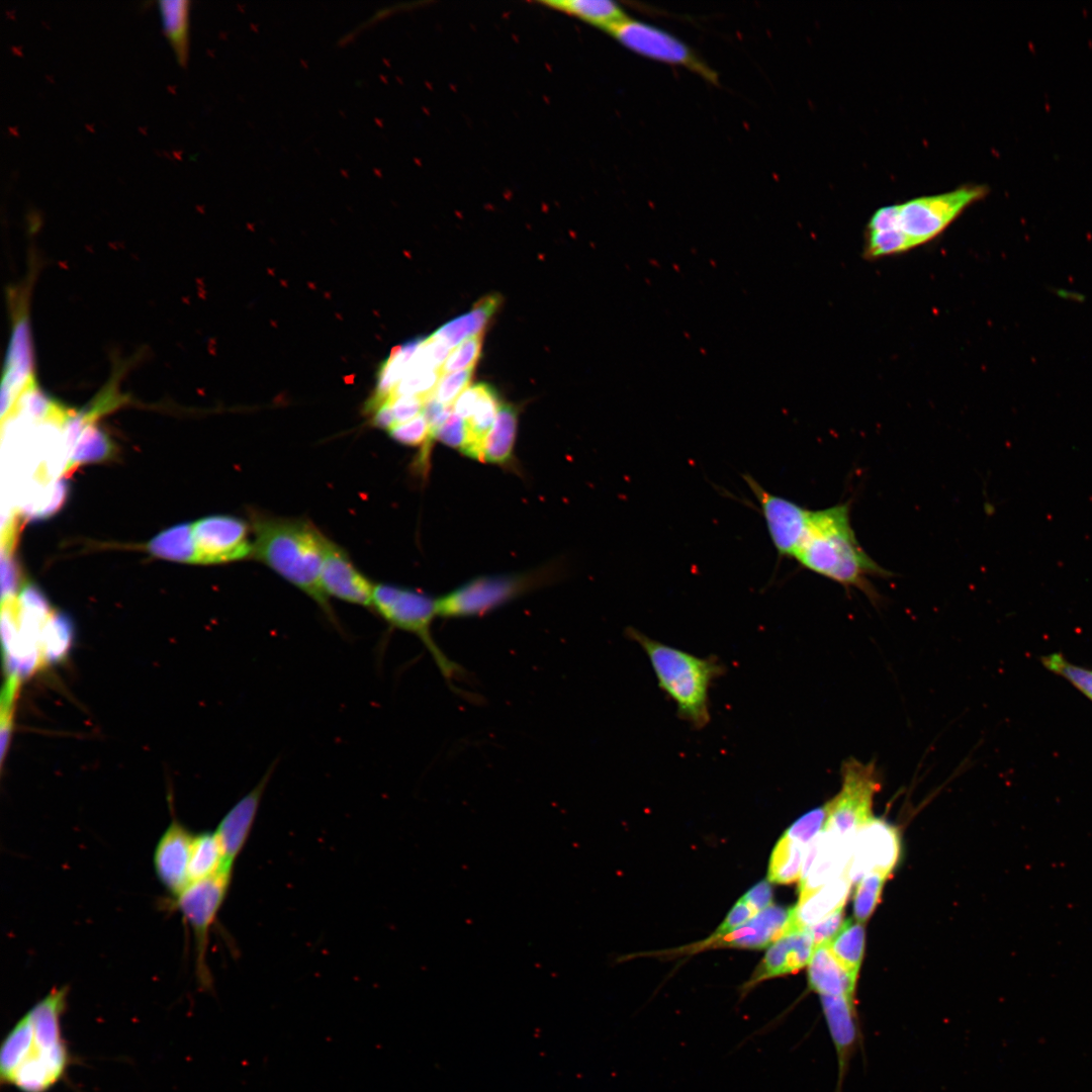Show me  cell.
<instances>
[{
	"label": "cell",
	"mask_w": 1092,
	"mask_h": 1092,
	"mask_svg": "<svg viewBox=\"0 0 1092 1092\" xmlns=\"http://www.w3.org/2000/svg\"><path fill=\"white\" fill-rule=\"evenodd\" d=\"M68 988H53L12 1027L0 1049V1081L20 1092H49L65 1079L72 1057L62 1034Z\"/></svg>",
	"instance_id": "6da1fadb"
},
{
	"label": "cell",
	"mask_w": 1092,
	"mask_h": 1092,
	"mask_svg": "<svg viewBox=\"0 0 1092 1092\" xmlns=\"http://www.w3.org/2000/svg\"><path fill=\"white\" fill-rule=\"evenodd\" d=\"M795 559L804 568L847 589H859L874 604L880 596L871 579L892 575L857 541L848 502L813 511L808 534Z\"/></svg>",
	"instance_id": "7a4b0ae2"
},
{
	"label": "cell",
	"mask_w": 1092,
	"mask_h": 1092,
	"mask_svg": "<svg viewBox=\"0 0 1092 1092\" xmlns=\"http://www.w3.org/2000/svg\"><path fill=\"white\" fill-rule=\"evenodd\" d=\"M253 556L312 599L338 630L341 625L321 583L328 538L300 519L252 517Z\"/></svg>",
	"instance_id": "3957f363"
},
{
	"label": "cell",
	"mask_w": 1092,
	"mask_h": 1092,
	"mask_svg": "<svg viewBox=\"0 0 1092 1092\" xmlns=\"http://www.w3.org/2000/svg\"><path fill=\"white\" fill-rule=\"evenodd\" d=\"M647 655L660 690L675 704L677 715L696 729L710 722L709 690L725 668L712 656L694 654L656 641L640 631L627 630Z\"/></svg>",
	"instance_id": "277c9868"
},
{
	"label": "cell",
	"mask_w": 1092,
	"mask_h": 1092,
	"mask_svg": "<svg viewBox=\"0 0 1092 1092\" xmlns=\"http://www.w3.org/2000/svg\"><path fill=\"white\" fill-rule=\"evenodd\" d=\"M372 608L391 627L417 636L438 666L449 686L462 676V668L452 661L436 643L432 622L437 615L436 600L414 589L398 585H374Z\"/></svg>",
	"instance_id": "5b68a950"
},
{
	"label": "cell",
	"mask_w": 1092,
	"mask_h": 1092,
	"mask_svg": "<svg viewBox=\"0 0 1092 1092\" xmlns=\"http://www.w3.org/2000/svg\"><path fill=\"white\" fill-rule=\"evenodd\" d=\"M985 185H965L940 194L907 200L898 206V225L915 248L940 235L964 210L983 199Z\"/></svg>",
	"instance_id": "8992f818"
},
{
	"label": "cell",
	"mask_w": 1092,
	"mask_h": 1092,
	"mask_svg": "<svg viewBox=\"0 0 1092 1092\" xmlns=\"http://www.w3.org/2000/svg\"><path fill=\"white\" fill-rule=\"evenodd\" d=\"M609 34L641 57L682 67L711 84H719L717 72L693 48L661 27L629 16Z\"/></svg>",
	"instance_id": "52a82bcc"
},
{
	"label": "cell",
	"mask_w": 1092,
	"mask_h": 1092,
	"mask_svg": "<svg viewBox=\"0 0 1092 1092\" xmlns=\"http://www.w3.org/2000/svg\"><path fill=\"white\" fill-rule=\"evenodd\" d=\"M545 574L481 576L436 600L437 615L465 618L484 615L546 581Z\"/></svg>",
	"instance_id": "ba28073f"
},
{
	"label": "cell",
	"mask_w": 1092,
	"mask_h": 1092,
	"mask_svg": "<svg viewBox=\"0 0 1092 1092\" xmlns=\"http://www.w3.org/2000/svg\"><path fill=\"white\" fill-rule=\"evenodd\" d=\"M841 779L840 792L827 802L828 817L824 829L852 839L873 818V801L880 790V781L874 762L863 763L854 758L843 761Z\"/></svg>",
	"instance_id": "9c48e42d"
},
{
	"label": "cell",
	"mask_w": 1092,
	"mask_h": 1092,
	"mask_svg": "<svg viewBox=\"0 0 1092 1092\" xmlns=\"http://www.w3.org/2000/svg\"><path fill=\"white\" fill-rule=\"evenodd\" d=\"M232 873L216 875L189 883L176 897V906L191 927L195 940L196 970L202 985L210 984L206 953L209 930L215 921L231 884Z\"/></svg>",
	"instance_id": "30bf717a"
},
{
	"label": "cell",
	"mask_w": 1092,
	"mask_h": 1092,
	"mask_svg": "<svg viewBox=\"0 0 1092 1092\" xmlns=\"http://www.w3.org/2000/svg\"><path fill=\"white\" fill-rule=\"evenodd\" d=\"M745 480L759 504L776 550L781 556L795 559L808 534L813 511L786 497L772 494L753 477L746 475Z\"/></svg>",
	"instance_id": "8fae6325"
},
{
	"label": "cell",
	"mask_w": 1092,
	"mask_h": 1092,
	"mask_svg": "<svg viewBox=\"0 0 1092 1092\" xmlns=\"http://www.w3.org/2000/svg\"><path fill=\"white\" fill-rule=\"evenodd\" d=\"M197 563L214 564L253 555L248 524L237 517L209 516L192 524Z\"/></svg>",
	"instance_id": "7c38bea8"
},
{
	"label": "cell",
	"mask_w": 1092,
	"mask_h": 1092,
	"mask_svg": "<svg viewBox=\"0 0 1092 1092\" xmlns=\"http://www.w3.org/2000/svg\"><path fill=\"white\" fill-rule=\"evenodd\" d=\"M900 839L896 827L879 818H872L856 832L846 874L851 883L871 872L890 876L898 862Z\"/></svg>",
	"instance_id": "4fadbf2b"
},
{
	"label": "cell",
	"mask_w": 1092,
	"mask_h": 1092,
	"mask_svg": "<svg viewBox=\"0 0 1092 1092\" xmlns=\"http://www.w3.org/2000/svg\"><path fill=\"white\" fill-rule=\"evenodd\" d=\"M794 928H797L794 923V907L769 905L728 934L717 938L708 937L686 947V950L696 952L714 947L759 949L774 943Z\"/></svg>",
	"instance_id": "5bb4252c"
},
{
	"label": "cell",
	"mask_w": 1092,
	"mask_h": 1092,
	"mask_svg": "<svg viewBox=\"0 0 1092 1092\" xmlns=\"http://www.w3.org/2000/svg\"><path fill=\"white\" fill-rule=\"evenodd\" d=\"M853 838H843L825 829L821 831L806 852L799 884V899L846 873Z\"/></svg>",
	"instance_id": "9a60e30c"
},
{
	"label": "cell",
	"mask_w": 1092,
	"mask_h": 1092,
	"mask_svg": "<svg viewBox=\"0 0 1092 1092\" xmlns=\"http://www.w3.org/2000/svg\"><path fill=\"white\" fill-rule=\"evenodd\" d=\"M276 763L273 762L260 782L243 796L224 815L214 831L223 854V870L233 873L234 863L244 848L255 822L259 806Z\"/></svg>",
	"instance_id": "2e32d148"
},
{
	"label": "cell",
	"mask_w": 1092,
	"mask_h": 1092,
	"mask_svg": "<svg viewBox=\"0 0 1092 1092\" xmlns=\"http://www.w3.org/2000/svg\"><path fill=\"white\" fill-rule=\"evenodd\" d=\"M321 583L328 597L366 608L372 607L374 585L358 571L347 553L329 539Z\"/></svg>",
	"instance_id": "e0dca14e"
},
{
	"label": "cell",
	"mask_w": 1092,
	"mask_h": 1092,
	"mask_svg": "<svg viewBox=\"0 0 1092 1092\" xmlns=\"http://www.w3.org/2000/svg\"><path fill=\"white\" fill-rule=\"evenodd\" d=\"M814 947L808 928L790 930L770 944L751 978L742 987V994L764 980L795 973L809 965Z\"/></svg>",
	"instance_id": "ac0fdd59"
},
{
	"label": "cell",
	"mask_w": 1092,
	"mask_h": 1092,
	"mask_svg": "<svg viewBox=\"0 0 1092 1092\" xmlns=\"http://www.w3.org/2000/svg\"><path fill=\"white\" fill-rule=\"evenodd\" d=\"M193 837L186 827L173 821L155 848V873L164 888L175 897L189 884L188 866Z\"/></svg>",
	"instance_id": "d6986e66"
},
{
	"label": "cell",
	"mask_w": 1092,
	"mask_h": 1092,
	"mask_svg": "<svg viewBox=\"0 0 1092 1092\" xmlns=\"http://www.w3.org/2000/svg\"><path fill=\"white\" fill-rule=\"evenodd\" d=\"M820 1001L837 1057L835 1092H841L849 1062L860 1037L855 1001L843 996H820Z\"/></svg>",
	"instance_id": "ffe728a7"
},
{
	"label": "cell",
	"mask_w": 1092,
	"mask_h": 1092,
	"mask_svg": "<svg viewBox=\"0 0 1092 1092\" xmlns=\"http://www.w3.org/2000/svg\"><path fill=\"white\" fill-rule=\"evenodd\" d=\"M857 975L844 967L828 944L814 947L808 968L809 987L819 996L854 999Z\"/></svg>",
	"instance_id": "44dd1931"
},
{
	"label": "cell",
	"mask_w": 1092,
	"mask_h": 1092,
	"mask_svg": "<svg viewBox=\"0 0 1092 1092\" xmlns=\"http://www.w3.org/2000/svg\"><path fill=\"white\" fill-rule=\"evenodd\" d=\"M851 884L845 873L808 896L799 899L798 904L794 907L795 926L797 928H807L834 911L843 908Z\"/></svg>",
	"instance_id": "7402d4cb"
},
{
	"label": "cell",
	"mask_w": 1092,
	"mask_h": 1092,
	"mask_svg": "<svg viewBox=\"0 0 1092 1092\" xmlns=\"http://www.w3.org/2000/svg\"><path fill=\"white\" fill-rule=\"evenodd\" d=\"M538 3L608 33L629 17L619 3L610 0H546Z\"/></svg>",
	"instance_id": "603a6c76"
},
{
	"label": "cell",
	"mask_w": 1092,
	"mask_h": 1092,
	"mask_svg": "<svg viewBox=\"0 0 1092 1092\" xmlns=\"http://www.w3.org/2000/svg\"><path fill=\"white\" fill-rule=\"evenodd\" d=\"M423 341L424 338H416L392 349L380 367L375 392L366 404L368 412L373 413L392 397L397 383L405 374L411 360Z\"/></svg>",
	"instance_id": "cb8c5ba5"
},
{
	"label": "cell",
	"mask_w": 1092,
	"mask_h": 1092,
	"mask_svg": "<svg viewBox=\"0 0 1092 1092\" xmlns=\"http://www.w3.org/2000/svg\"><path fill=\"white\" fill-rule=\"evenodd\" d=\"M500 403L495 389L484 383L473 414L465 421L467 439L460 450L463 454L481 461L482 445L495 422Z\"/></svg>",
	"instance_id": "d4e9b609"
},
{
	"label": "cell",
	"mask_w": 1092,
	"mask_h": 1092,
	"mask_svg": "<svg viewBox=\"0 0 1092 1092\" xmlns=\"http://www.w3.org/2000/svg\"><path fill=\"white\" fill-rule=\"evenodd\" d=\"M517 425V407L502 402L495 422L483 442L481 461L500 464L510 459L516 440Z\"/></svg>",
	"instance_id": "484cf974"
},
{
	"label": "cell",
	"mask_w": 1092,
	"mask_h": 1092,
	"mask_svg": "<svg viewBox=\"0 0 1092 1092\" xmlns=\"http://www.w3.org/2000/svg\"><path fill=\"white\" fill-rule=\"evenodd\" d=\"M148 551L159 558L197 563L192 524L182 523L159 533L148 544Z\"/></svg>",
	"instance_id": "4316f807"
},
{
	"label": "cell",
	"mask_w": 1092,
	"mask_h": 1092,
	"mask_svg": "<svg viewBox=\"0 0 1092 1092\" xmlns=\"http://www.w3.org/2000/svg\"><path fill=\"white\" fill-rule=\"evenodd\" d=\"M69 453L64 473H70L83 464L111 459L115 453V446L107 434L95 426V422H90L85 426Z\"/></svg>",
	"instance_id": "83f0119b"
},
{
	"label": "cell",
	"mask_w": 1092,
	"mask_h": 1092,
	"mask_svg": "<svg viewBox=\"0 0 1092 1092\" xmlns=\"http://www.w3.org/2000/svg\"><path fill=\"white\" fill-rule=\"evenodd\" d=\"M188 5L189 2L186 0H160L158 2L163 31L180 66H185L187 61Z\"/></svg>",
	"instance_id": "f1b7e54d"
},
{
	"label": "cell",
	"mask_w": 1092,
	"mask_h": 1092,
	"mask_svg": "<svg viewBox=\"0 0 1092 1092\" xmlns=\"http://www.w3.org/2000/svg\"><path fill=\"white\" fill-rule=\"evenodd\" d=\"M221 871H224L223 854L215 832L194 835L188 866L189 883L212 877Z\"/></svg>",
	"instance_id": "f546056e"
},
{
	"label": "cell",
	"mask_w": 1092,
	"mask_h": 1092,
	"mask_svg": "<svg viewBox=\"0 0 1092 1092\" xmlns=\"http://www.w3.org/2000/svg\"><path fill=\"white\" fill-rule=\"evenodd\" d=\"M808 847L791 840L783 834L777 842L769 859L768 881L778 884H791L800 881Z\"/></svg>",
	"instance_id": "4dcf8cb0"
},
{
	"label": "cell",
	"mask_w": 1092,
	"mask_h": 1092,
	"mask_svg": "<svg viewBox=\"0 0 1092 1092\" xmlns=\"http://www.w3.org/2000/svg\"><path fill=\"white\" fill-rule=\"evenodd\" d=\"M74 623L63 612L54 611L41 635V653L44 665L57 664L68 656L74 641Z\"/></svg>",
	"instance_id": "1f68e13d"
},
{
	"label": "cell",
	"mask_w": 1092,
	"mask_h": 1092,
	"mask_svg": "<svg viewBox=\"0 0 1092 1092\" xmlns=\"http://www.w3.org/2000/svg\"><path fill=\"white\" fill-rule=\"evenodd\" d=\"M864 927L848 919L841 931L828 943L835 958L849 971L858 975L864 951Z\"/></svg>",
	"instance_id": "d6a6232c"
},
{
	"label": "cell",
	"mask_w": 1092,
	"mask_h": 1092,
	"mask_svg": "<svg viewBox=\"0 0 1092 1092\" xmlns=\"http://www.w3.org/2000/svg\"><path fill=\"white\" fill-rule=\"evenodd\" d=\"M912 241L899 228L885 231H866L864 257L880 259L914 249Z\"/></svg>",
	"instance_id": "836d02e7"
},
{
	"label": "cell",
	"mask_w": 1092,
	"mask_h": 1092,
	"mask_svg": "<svg viewBox=\"0 0 1092 1092\" xmlns=\"http://www.w3.org/2000/svg\"><path fill=\"white\" fill-rule=\"evenodd\" d=\"M888 875L871 872L863 876L856 887L853 899V914L858 922H866L880 901L881 893Z\"/></svg>",
	"instance_id": "e575fe53"
},
{
	"label": "cell",
	"mask_w": 1092,
	"mask_h": 1092,
	"mask_svg": "<svg viewBox=\"0 0 1092 1092\" xmlns=\"http://www.w3.org/2000/svg\"><path fill=\"white\" fill-rule=\"evenodd\" d=\"M1040 660L1046 669L1069 680L1092 701V669L1074 664L1058 652L1044 655Z\"/></svg>",
	"instance_id": "d590c367"
},
{
	"label": "cell",
	"mask_w": 1092,
	"mask_h": 1092,
	"mask_svg": "<svg viewBox=\"0 0 1092 1092\" xmlns=\"http://www.w3.org/2000/svg\"><path fill=\"white\" fill-rule=\"evenodd\" d=\"M441 376V369L421 368L410 364L405 374L397 383L391 398L400 395L428 397L433 394Z\"/></svg>",
	"instance_id": "8d00e7d4"
},
{
	"label": "cell",
	"mask_w": 1092,
	"mask_h": 1092,
	"mask_svg": "<svg viewBox=\"0 0 1092 1092\" xmlns=\"http://www.w3.org/2000/svg\"><path fill=\"white\" fill-rule=\"evenodd\" d=\"M828 817L827 803L807 812L784 833L791 840L809 846L824 829Z\"/></svg>",
	"instance_id": "74e56055"
},
{
	"label": "cell",
	"mask_w": 1092,
	"mask_h": 1092,
	"mask_svg": "<svg viewBox=\"0 0 1092 1092\" xmlns=\"http://www.w3.org/2000/svg\"><path fill=\"white\" fill-rule=\"evenodd\" d=\"M483 335L472 336L454 348L441 368L442 374L474 368L482 350Z\"/></svg>",
	"instance_id": "f35d334b"
},
{
	"label": "cell",
	"mask_w": 1092,
	"mask_h": 1092,
	"mask_svg": "<svg viewBox=\"0 0 1092 1092\" xmlns=\"http://www.w3.org/2000/svg\"><path fill=\"white\" fill-rule=\"evenodd\" d=\"M474 368L442 374L433 396L440 402L452 406L458 396L469 386Z\"/></svg>",
	"instance_id": "ab89813d"
},
{
	"label": "cell",
	"mask_w": 1092,
	"mask_h": 1092,
	"mask_svg": "<svg viewBox=\"0 0 1092 1092\" xmlns=\"http://www.w3.org/2000/svg\"><path fill=\"white\" fill-rule=\"evenodd\" d=\"M389 435L396 442L407 446L422 445L432 438L430 426L423 414L405 423L395 425L389 430Z\"/></svg>",
	"instance_id": "60d3db41"
},
{
	"label": "cell",
	"mask_w": 1092,
	"mask_h": 1092,
	"mask_svg": "<svg viewBox=\"0 0 1092 1092\" xmlns=\"http://www.w3.org/2000/svg\"><path fill=\"white\" fill-rule=\"evenodd\" d=\"M431 336L454 349L467 338L474 336L473 322L469 312L447 322Z\"/></svg>",
	"instance_id": "b9f144b4"
},
{
	"label": "cell",
	"mask_w": 1092,
	"mask_h": 1092,
	"mask_svg": "<svg viewBox=\"0 0 1092 1092\" xmlns=\"http://www.w3.org/2000/svg\"><path fill=\"white\" fill-rule=\"evenodd\" d=\"M20 584V572L13 557V551L1 550V599L3 603L17 600Z\"/></svg>",
	"instance_id": "7bdbcfd3"
},
{
	"label": "cell",
	"mask_w": 1092,
	"mask_h": 1092,
	"mask_svg": "<svg viewBox=\"0 0 1092 1092\" xmlns=\"http://www.w3.org/2000/svg\"><path fill=\"white\" fill-rule=\"evenodd\" d=\"M69 494V483L65 477L58 479L46 495L44 502L26 517L29 520H44L56 515L64 506Z\"/></svg>",
	"instance_id": "ee69618b"
},
{
	"label": "cell",
	"mask_w": 1092,
	"mask_h": 1092,
	"mask_svg": "<svg viewBox=\"0 0 1092 1092\" xmlns=\"http://www.w3.org/2000/svg\"><path fill=\"white\" fill-rule=\"evenodd\" d=\"M498 293L487 294L478 299L468 311L474 326V336L484 335L486 327L502 304Z\"/></svg>",
	"instance_id": "f6af8a7d"
},
{
	"label": "cell",
	"mask_w": 1092,
	"mask_h": 1092,
	"mask_svg": "<svg viewBox=\"0 0 1092 1092\" xmlns=\"http://www.w3.org/2000/svg\"><path fill=\"white\" fill-rule=\"evenodd\" d=\"M843 908H840L819 922L807 927L811 932L814 946L830 943L845 924Z\"/></svg>",
	"instance_id": "bcb514c9"
},
{
	"label": "cell",
	"mask_w": 1092,
	"mask_h": 1092,
	"mask_svg": "<svg viewBox=\"0 0 1092 1092\" xmlns=\"http://www.w3.org/2000/svg\"><path fill=\"white\" fill-rule=\"evenodd\" d=\"M434 438L448 446L461 450L467 439L465 420L452 412L445 423L434 433Z\"/></svg>",
	"instance_id": "7dc6e473"
},
{
	"label": "cell",
	"mask_w": 1092,
	"mask_h": 1092,
	"mask_svg": "<svg viewBox=\"0 0 1092 1092\" xmlns=\"http://www.w3.org/2000/svg\"><path fill=\"white\" fill-rule=\"evenodd\" d=\"M756 913L749 906V904L741 897L739 901L730 910L721 925L710 936V938H717L728 934L739 926L745 924Z\"/></svg>",
	"instance_id": "c3c4849f"
},
{
	"label": "cell",
	"mask_w": 1092,
	"mask_h": 1092,
	"mask_svg": "<svg viewBox=\"0 0 1092 1092\" xmlns=\"http://www.w3.org/2000/svg\"><path fill=\"white\" fill-rule=\"evenodd\" d=\"M426 398L419 395H400L391 398L395 425L405 423L420 416Z\"/></svg>",
	"instance_id": "681fc988"
},
{
	"label": "cell",
	"mask_w": 1092,
	"mask_h": 1092,
	"mask_svg": "<svg viewBox=\"0 0 1092 1092\" xmlns=\"http://www.w3.org/2000/svg\"><path fill=\"white\" fill-rule=\"evenodd\" d=\"M483 386V382L468 386L453 403V412L463 420H468L476 407Z\"/></svg>",
	"instance_id": "f907efd6"
},
{
	"label": "cell",
	"mask_w": 1092,
	"mask_h": 1092,
	"mask_svg": "<svg viewBox=\"0 0 1092 1092\" xmlns=\"http://www.w3.org/2000/svg\"><path fill=\"white\" fill-rule=\"evenodd\" d=\"M772 897L769 881H761L753 886L742 898L757 914L770 905Z\"/></svg>",
	"instance_id": "816d5d0a"
},
{
	"label": "cell",
	"mask_w": 1092,
	"mask_h": 1092,
	"mask_svg": "<svg viewBox=\"0 0 1092 1092\" xmlns=\"http://www.w3.org/2000/svg\"><path fill=\"white\" fill-rule=\"evenodd\" d=\"M372 414L373 417L371 423L373 427L389 431L395 426V419L390 399L381 404Z\"/></svg>",
	"instance_id": "f5cc1de1"
}]
</instances>
